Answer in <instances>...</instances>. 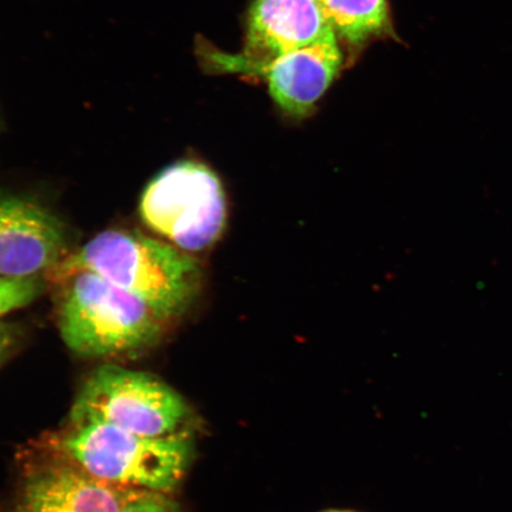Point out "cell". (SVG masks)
I'll return each mask as SVG.
<instances>
[{
  "label": "cell",
  "instance_id": "cell-11",
  "mask_svg": "<svg viewBox=\"0 0 512 512\" xmlns=\"http://www.w3.org/2000/svg\"><path fill=\"white\" fill-rule=\"evenodd\" d=\"M44 278L0 279V318L34 302L43 291ZM16 342L15 332L0 324V366Z\"/></svg>",
  "mask_w": 512,
  "mask_h": 512
},
{
  "label": "cell",
  "instance_id": "cell-2",
  "mask_svg": "<svg viewBox=\"0 0 512 512\" xmlns=\"http://www.w3.org/2000/svg\"><path fill=\"white\" fill-rule=\"evenodd\" d=\"M57 326L64 344L89 358L134 354L153 347L166 324L142 300L87 270H54Z\"/></svg>",
  "mask_w": 512,
  "mask_h": 512
},
{
  "label": "cell",
  "instance_id": "cell-3",
  "mask_svg": "<svg viewBox=\"0 0 512 512\" xmlns=\"http://www.w3.org/2000/svg\"><path fill=\"white\" fill-rule=\"evenodd\" d=\"M54 446L60 458L95 478L166 495L182 483L195 457L187 431L146 438L100 422L69 424Z\"/></svg>",
  "mask_w": 512,
  "mask_h": 512
},
{
  "label": "cell",
  "instance_id": "cell-4",
  "mask_svg": "<svg viewBox=\"0 0 512 512\" xmlns=\"http://www.w3.org/2000/svg\"><path fill=\"white\" fill-rule=\"evenodd\" d=\"M147 227L182 251H207L222 238L228 221L226 191L216 172L183 159L152 179L139 206Z\"/></svg>",
  "mask_w": 512,
  "mask_h": 512
},
{
  "label": "cell",
  "instance_id": "cell-7",
  "mask_svg": "<svg viewBox=\"0 0 512 512\" xmlns=\"http://www.w3.org/2000/svg\"><path fill=\"white\" fill-rule=\"evenodd\" d=\"M68 254L59 217L32 198L0 192V279L46 278Z\"/></svg>",
  "mask_w": 512,
  "mask_h": 512
},
{
  "label": "cell",
  "instance_id": "cell-9",
  "mask_svg": "<svg viewBox=\"0 0 512 512\" xmlns=\"http://www.w3.org/2000/svg\"><path fill=\"white\" fill-rule=\"evenodd\" d=\"M140 491L107 483L59 458L24 479L10 512H121Z\"/></svg>",
  "mask_w": 512,
  "mask_h": 512
},
{
  "label": "cell",
  "instance_id": "cell-10",
  "mask_svg": "<svg viewBox=\"0 0 512 512\" xmlns=\"http://www.w3.org/2000/svg\"><path fill=\"white\" fill-rule=\"evenodd\" d=\"M337 38L363 44L371 38L393 35L387 0H317Z\"/></svg>",
  "mask_w": 512,
  "mask_h": 512
},
{
  "label": "cell",
  "instance_id": "cell-13",
  "mask_svg": "<svg viewBox=\"0 0 512 512\" xmlns=\"http://www.w3.org/2000/svg\"><path fill=\"white\" fill-rule=\"evenodd\" d=\"M317 512H360V511L349 510V509H325V510H320Z\"/></svg>",
  "mask_w": 512,
  "mask_h": 512
},
{
  "label": "cell",
  "instance_id": "cell-5",
  "mask_svg": "<svg viewBox=\"0 0 512 512\" xmlns=\"http://www.w3.org/2000/svg\"><path fill=\"white\" fill-rule=\"evenodd\" d=\"M190 407L183 396L150 374L104 364L76 395L69 424L100 422L146 438L184 432Z\"/></svg>",
  "mask_w": 512,
  "mask_h": 512
},
{
  "label": "cell",
  "instance_id": "cell-12",
  "mask_svg": "<svg viewBox=\"0 0 512 512\" xmlns=\"http://www.w3.org/2000/svg\"><path fill=\"white\" fill-rule=\"evenodd\" d=\"M121 512H181L169 495L160 492L140 491Z\"/></svg>",
  "mask_w": 512,
  "mask_h": 512
},
{
  "label": "cell",
  "instance_id": "cell-8",
  "mask_svg": "<svg viewBox=\"0 0 512 512\" xmlns=\"http://www.w3.org/2000/svg\"><path fill=\"white\" fill-rule=\"evenodd\" d=\"M342 63L338 41H326L265 63L236 64L224 69L222 74L264 79L284 113L292 118H305L328 91Z\"/></svg>",
  "mask_w": 512,
  "mask_h": 512
},
{
  "label": "cell",
  "instance_id": "cell-1",
  "mask_svg": "<svg viewBox=\"0 0 512 512\" xmlns=\"http://www.w3.org/2000/svg\"><path fill=\"white\" fill-rule=\"evenodd\" d=\"M54 270L99 274L142 300L165 324L187 315L200 298L204 281L201 262L192 254L126 230L94 236Z\"/></svg>",
  "mask_w": 512,
  "mask_h": 512
},
{
  "label": "cell",
  "instance_id": "cell-6",
  "mask_svg": "<svg viewBox=\"0 0 512 512\" xmlns=\"http://www.w3.org/2000/svg\"><path fill=\"white\" fill-rule=\"evenodd\" d=\"M337 41L317 0H254L248 15L245 49L223 53L198 38L196 54L210 74L236 64L265 63L315 44Z\"/></svg>",
  "mask_w": 512,
  "mask_h": 512
}]
</instances>
